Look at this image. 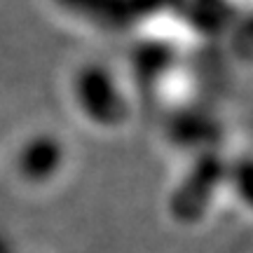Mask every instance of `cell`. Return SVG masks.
<instances>
[{"instance_id": "3957f363", "label": "cell", "mask_w": 253, "mask_h": 253, "mask_svg": "<svg viewBox=\"0 0 253 253\" xmlns=\"http://www.w3.org/2000/svg\"><path fill=\"white\" fill-rule=\"evenodd\" d=\"M178 71V54L171 45L162 40H148L145 45L136 47L129 54L125 78L129 80L131 89H160L162 82L171 80Z\"/></svg>"}, {"instance_id": "277c9868", "label": "cell", "mask_w": 253, "mask_h": 253, "mask_svg": "<svg viewBox=\"0 0 253 253\" xmlns=\"http://www.w3.org/2000/svg\"><path fill=\"white\" fill-rule=\"evenodd\" d=\"M223 185L239 207L253 213V153H239L223 162Z\"/></svg>"}, {"instance_id": "7a4b0ae2", "label": "cell", "mask_w": 253, "mask_h": 253, "mask_svg": "<svg viewBox=\"0 0 253 253\" xmlns=\"http://www.w3.org/2000/svg\"><path fill=\"white\" fill-rule=\"evenodd\" d=\"M14 171L31 188H47L61 178L71 164V148L56 131L40 129L17 145L12 157Z\"/></svg>"}, {"instance_id": "6da1fadb", "label": "cell", "mask_w": 253, "mask_h": 253, "mask_svg": "<svg viewBox=\"0 0 253 253\" xmlns=\"http://www.w3.org/2000/svg\"><path fill=\"white\" fill-rule=\"evenodd\" d=\"M66 99L73 115L99 134H120L134 122V89L118 66L84 59L68 71Z\"/></svg>"}]
</instances>
